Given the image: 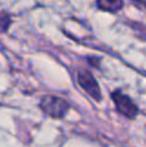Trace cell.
I'll return each mask as SVG.
<instances>
[{"mask_svg": "<svg viewBox=\"0 0 146 147\" xmlns=\"http://www.w3.org/2000/svg\"><path fill=\"white\" fill-rule=\"evenodd\" d=\"M40 107L47 115L52 117H64L65 114L67 112L70 105L65 99L59 98L56 96H45L40 102Z\"/></svg>", "mask_w": 146, "mask_h": 147, "instance_id": "cell-1", "label": "cell"}, {"mask_svg": "<svg viewBox=\"0 0 146 147\" xmlns=\"http://www.w3.org/2000/svg\"><path fill=\"white\" fill-rule=\"evenodd\" d=\"M113 99L114 103L116 106V110L120 112L122 115H124L128 119H135L139 114V109L133 103L131 98L128 96H126L124 93H122L120 90H116L113 93Z\"/></svg>", "mask_w": 146, "mask_h": 147, "instance_id": "cell-2", "label": "cell"}, {"mask_svg": "<svg viewBox=\"0 0 146 147\" xmlns=\"http://www.w3.org/2000/svg\"><path fill=\"white\" fill-rule=\"evenodd\" d=\"M76 79L79 85L89 94L92 98H95L96 101H101V90H100V85L96 81L95 76L92 75L89 71L87 70H79L76 74Z\"/></svg>", "mask_w": 146, "mask_h": 147, "instance_id": "cell-3", "label": "cell"}, {"mask_svg": "<svg viewBox=\"0 0 146 147\" xmlns=\"http://www.w3.org/2000/svg\"><path fill=\"white\" fill-rule=\"evenodd\" d=\"M97 5L101 10L114 13L123 8L124 1L123 0H97Z\"/></svg>", "mask_w": 146, "mask_h": 147, "instance_id": "cell-4", "label": "cell"}, {"mask_svg": "<svg viewBox=\"0 0 146 147\" xmlns=\"http://www.w3.org/2000/svg\"><path fill=\"white\" fill-rule=\"evenodd\" d=\"M10 22H12V20L7 13H0V31H3V32L7 31L8 27L10 26Z\"/></svg>", "mask_w": 146, "mask_h": 147, "instance_id": "cell-5", "label": "cell"}, {"mask_svg": "<svg viewBox=\"0 0 146 147\" xmlns=\"http://www.w3.org/2000/svg\"><path fill=\"white\" fill-rule=\"evenodd\" d=\"M139 3H142V4H145L146 5V0H137Z\"/></svg>", "mask_w": 146, "mask_h": 147, "instance_id": "cell-6", "label": "cell"}]
</instances>
